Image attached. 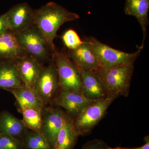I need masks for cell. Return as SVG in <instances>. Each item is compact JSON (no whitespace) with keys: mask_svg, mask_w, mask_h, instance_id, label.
Returning a JSON list of instances; mask_svg holds the SVG:
<instances>
[{"mask_svg":"<svg viewBox=\"0 0 149 149\" xmlns=\"http://www.w3.org/2000/svg\"><path fill=\"white\" fill-rule=\"evenodd\" d=\"M80 18L77 13L70 11L56 3L50 2L34 9L32 24L41 31L51 54L56 50L54 40L57 37L58 31L63 24Z\"/></svg>","mask_w":149,"mask_h":149,"instance_id":"obj_1","label":"cell"},{"mask_svg":"<svg viewBox=\"0 0 149 149\" xmlns=\"http://www.w3.org/2000/svg\"><path fill=\"white\" fill-rule=\"evenodd\" d=\"M134 68L132 64L109 68L100 67L93 71L101 81L107 97L115 100L128 97Z\"/></svg>","mask_w":149,"mask_h":149,"instance_id":"obj_2","label":"cell"},{"mask_svg":"<svg viewBox=\"0 0 149 149\" xmlns=\"http://www.w3.org/2000/svg\"><path fill=\"white\" fill-rule=\"evenodd\" d=\"M52 58L57 70L59 91L74 92L83 95L79 69L67 53L56 50Z\"/></svg>","mask_w":149,"mask_h":149,"instance_id":"obj_3","label":"cell"},{"mask_svg":"<svg viewBox=\"0 0 149 149\" xmlns=\"http://www.w3.org/2000/svg\"><path fill=\"white\" fill-rule=\"evenodd\" d=\"M86 41L90 45L100 67L104 68L134 64L142 50L139 48L133 53L124 52L107 45L93 37H90Z\"/></svg>","mask_w":149,"mask_h":149,"instance_id":"obj_4","label":"cell"},{"mask_svg":"<svg viewBox=\"0 0 149 149\" xmlns=\"http://www.w3.org/2000/svg\"><path fill=\"white\" fill-rule=\"evenodd\" d=\"M114 99L106 97L93 102L76 116L72 117L73 124L80 136L90 134L102 120Z\"/></svg>","mask_w":149,"mask_h":149,"instance_id":"obj_5","label":"cell"},{"mask_svg":"<svg viewBox=\"0 0 149 149\" xmlns=\"http://www.w3.org/2000/svg\"><path fill=\"white\" fill-rule=\"evenodd\" d=\"M19 44L33 57L42 63L49 61L53 55L44 36L39 29L32 24L23 31L15 34Z\"/></svg>","mask_w":149,"mask_h":149,"instance_id":"obj_6","label":"cell"},{"mask_svg":"<svg viewBox=\"0 0 149 149\" xmlns=\"http://www.w3.org/2000/svg\"><path fill=\"white\" fill-rule=\"evenodd\" d=\"M32 89L44 106L52 104L59 90L57 70L53 58L48 65L43 67Z\"/></svg>","mask_w":149,"mask_h":149,"instance_id":"obj_7","label":"cell"},{"mask_svg":"<svg viewBox=\"0 0 149 149\" xmlns=\"http://www.w3.org/2000/svg\"><path fill=\"white\" fill-rule=\"evenodd\" d=\"M52 105L44 106L42 109V133L47 138L53 147L59 131L64 124L67 112L59 107Z\"/></svg>","mask_w":149,"mask_h":149,"instance_id":"obj_8","label":"cell"},{"mask_svg":"<svg viewBox=\"0 0 149 149\" xmlns=\"http://www.w3.org/2000/svg\"><path fill=\"white\" fill-rule=\"evenodd\" d=\"M34 9L27 3H19L6 13L9 30L15 34L23 31L32 25Z\"/></svg>","mask_w":149,"mask_h":149,"instance_id":"obj_9","label":"cell"},{"mask_svg":"<svg viewBox=\"0 0 149 149\" xmlns=\"http://www.w3.org/2000/svg\"><path fill=\"white\" fill-rule=\"evenodd\" d=\"M95 101L79 93L59 91L52 105L63 108L68 114L74 117L84 108Z\"/></svg>","mask_w":149,"mask_h":149,"instance_id":"obj_10","label":"cell"},{"mask_svg":"<svg viewBox=\"0 0 149 149\" xmlns=\"http://www.w3.org/2000/svg\"><path fill=\"white\" fill-rule=\"evenodd\" d=\"M17 70L24 86L32 88L43 67L29 54L15 61Z\"/></svg>","mask_w":149,"mask_h":149,"instance_id":"obj_11","label":"cell"},{"mask_svg":"<svg viewBox=\"0 0 149 149\" xmlns=\"http://www.w3.org/2000/svg\"><path fill=\"white\" fill-rule=\"evenodd\" d=\"M80 72L83 96L92 100L97 101L107 97L101 81L93 70L78 68Z\"/></svg>","mask_w":149,"mask_h":149,"instance_id":"obj_12","label":"cell"},{"mask_svg":"<svg viewBox=\"0 0 149 149\" xmlns=\"http://www.w3.org/2000/svg\"><path fill=\"white\" fill-rule=\"evenodd\" d=\"M149 0H125V14L135 17L139 21L143 32V43L139 49H143L148 26Z\"/></svg>","mask_w":149,"mask_h":149,"instance_id":"obj_13","label":"cell"},{"mask_svg":"<svg viewBox=\"0 0 149 149\" xmlns=\"http://www.w3.org/2000/svg\"><path fill=\"white\" fill-rule=\"evenodd\" d=\"M67 54L78 68L93 70L100 67L87 41L74 49L69 50Z\"/></svg>","mask_w":149,"mask_h":149,"instance_id":"obj_14","label":"cell"},{"mask_svg":"<svg viewBox=\"0 0 149 149\" xmlns=\"http://www.w3.org/2000/svg\"><path fill=\"white\" fill-rule=\"evenodd\" d=\"M28 54L11 30L0 36V59L15 61Z\"/></svg>","mask_w":149,"mask_h":149,"instance_id":"obj_15","label":"cell"},{"mask_svg":"<svg viewBox=\"0 0 149 149\" xmlns=\"http://www.w3.org/2000/svg\"><path fill=\"white\" fill-rule=\"evenodd\" d=\"M79 136L72 117L67 112L65 121L59 131L54 149H74Z\"/></svg>","mask_w":149,"mask_h":149,"instance_id":"obj_16","label":"cell"},{"mask_svg":"<svg viewBox=\"0 0 149 149\" xmlns=\"http://www.w3.org/2000/svg\"><path fill=\"white\" fill-rule=\"evenodd\" d=\"M23 86L15 61L0 60V89L8 91Z\"/></svg>","mask_w":149,"mask_h":149,"instance_id":"obj_17","label":"cell"},{"mask_svg":"<svg viewBox=\"0 0 149 149\" xmlns=\"http://www.w3.org/2000/svg\"><path fill=\"white\" fill-rule=\"evenodd\" d=\"M28 130L22 120L17 118L8 111H5L0 113V133L22 141Z\"/></svg>","mask_w":149,"mask_h":149,"instance_id":"obj_18","label":"cell"},{"mask_svg":"<svg viewBox=\"0 0 149 149\" xmlns=\"http://www.w3.org/2000/svg\"><path fill=\"white\" fill-rule=\"evenodd\" d=\"M7 91L10 92L16 99L17 106L19 111L26 107L35 108L42 110L44 107L42 101L32 88L23 86Z\"/></svg>","mask_w":149,"mask_h":149,"instance_id":"obj_19","label":"cell"},{"mask_svg":"<svg viewBox=\"0 0 149 149\" xmlns=\"http://www.w3.org/2000/svg\"><path fill=\"white\" fill-rule=\"evenodd\" d=\"M23 149H54L49 140L42 133L28 129L22 139Z\"/></svg>","mask_w":149,"mask_h":149,"instance_id":"obj_20","label":"cell"},{"mask_svg":"<svg viewBox=\"0 0 149 149\" xmlns=\"http://www.w3.org/2000/svg\"><path fill=\"white\" fill-rule=\"evenodd\" d=\"M19 112L22 113V121L28 129L42 133V110L35 108L26 107L22 108Z\"/></svg>","mask_w":149,"mask_h":149,"instance_id":"obj_21","label":"cell"},{"mask_svg":"<svg viewBox=\"0 0 149 149\" xmlns=\"http://www.w3.org/2000/svg\"><path fill=\"white\" fill-rule=\"evenodd\" d=\"M62 38L65 46L69 50L74 49L85 42L82 41L77 32L72 29L67 30Z\"/></svg>","mask_w":149,"mask_h":149,"instance_id":"obj_22","label":"cell"},{"mask_svg":"<svg viewBox=\"0 0 149 149\" xmlns=\"http://www.w3.org/2000/svg\"><path fill=\"white\" fill-rule=\"evenodd\" d=\"M0 149H23V143L21 140L0 133Z\"/></svg>","mask_w":149,"mask_h":149,"instance_id":"obj_23","label":"cell"},{"mask_svg":"<svg viewBox=\"0 0 149 149\" xmlns=\"http://www.w3.org/2000/svg\"><path fill=\"white\" fill-rule=\"evenodd\" d=\"M82 149H111V147L103 140L94 139L85 143Z\"/></svg>","mask_w":149,"mask_h":149,"instance_id":"obj_24","label":"cell"},{"mask_svg":"<svg viewBox=\"0 0 149 149\" xmlns=\"http://www.w3.org/2000/svg\"><path fill=\"white\" fill-rule=\"evenodd\" d=\"M8 18L6 14L0 15V36L9 30Z\"/></svg>","mask_w":149,"mask_h":149,"instance_id":"obj_25","label":"cell"},{"mask_svg":"<svg viewBox=\"0 0 149 149\" xmlns=\"http://www.w3.org/2000/svg\"><path fill=\"white\" fill-rule=\"evenodd\" d=\"M145 144L139 147L133 148H125V147H118L115 148H111V149H149V136H147L144 138Z\"/></svg>","mask_w":149,"mask_h":149,"instance_id":"obj_26","label":"cell"},{"mask_svg":"<svg viewBox=\"0 0 149 149\" xmlns=\"http://www.w3.org/2000/svg\"><path fill=\"white\" fill-rule=\"evenodd\" d=\"M0 60H1V59H0Z\"/></svg>","mask_w":149,"mask_h":149,"instance_id":"obj_27","label":"cell"}]
</instances>
